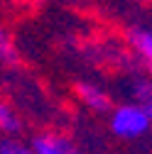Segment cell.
<instances>
[{
  "label": "cell",
  "mask_w": 152,
  "mask_h": 154,
  "mask_svg": "<svg viewBox=\"0 0 152 154\" xmlns=\"http://www.w3.org/2000/svg\"><path fill=\"white\" fill-rule=\"evenodd\" d=\"M108 125H110V132L120 140H140L152 127V122L145 115L140 103H125L118 108H110Z\"/></svg>",
  "instance_id": "1"
},
{
  "label": "cell",
  "mask_w": 152,
  "mask_h": 154,
  "mask_svg": "<svg viewBox=\"0 0 152 154\" xmlns=\"http://www.w3.org/2000/svg\"><path fill=\"white\" fill-rule=\"evenodd\" d=\"M32 154H79L74 142L59 132H42L30 142Z\"/></svg>",
  "instance_id": "2"
},
{
  "label": "cell",
  "mask_w": 152,
  "mask_h": 154,
  "mask_svg": "<svg viewBox=\"0 0 152 154\" xmlns=\"http://www.w3.org/2000/svg\"><path fill=\"white\" fill-rule=\"evenodd\" d=\"M76 95H79V100L93 112H110V108H113L108 91L96 86V83H79L76 86Z\"/></svg>",
  "instance_id": "3"
},
{
  "label": "cell",
  "mask_w": 152,
  "mask_h": 154,
  "mask_svg": "<svg viewBox=\"0 0 152 154\" xmlns=\"http://www.w3.org/2000/svg\"><path fill=\"white\" fill-rule=\"evenodd\" d=\"M128 42H130L132 51H135L145 64L152 61V29H147V27L132 29V32L128 34Z\"/></svg>",
  "instance_id": "4"
},
{
  "label": "cell",
  "mask_w": 152,
  "mask_h": 154,
  "mask_svg": "<svg viewBox=\"0 0 152 154\" xmlns=\"http://www.w3.org/2000/svg\"><path fill=\"white\" fill-rule=\"evenodd\" d=\"M22 130V122H20V115L15 112V108L0 98V132L10 134V137H15V134H20Z\"/></svg>",
  "instance_id": "5"
},
{
  "label": "cell",
  "mask_w": 152,
  "mask_h": 154,
  "mask_svg": "<svg viewBox=\"0 0 152 154\" xmlns=\"http://www.w3.org/2000/svg\"><path fill=\"white\" fill-rule=\"evenodd\" d=\"M130 95L135 103H145L152 98V79H132L130 81Z\"/></svg>",
  "instance_id": "6"
},
{
  "label": "cell",
  "mask_w": 152,
  "mask_h": 154,
  "mask_svg": "<svg viewBox=\"0 0 152 154\" xmlns=\"http://www.w3.org/2000/svg\"><path fill=\"white\" fill-rule=\"evenodd\" d=\"M15 59H17V49H15V42H12L10 32L0 27V61H5V64H12Z\"/></svg>",
  "instance_id": "7"
},
{
  "label": "cell",
  "mask_w": 152,
  "mask_h": 154,
  "mask_svg": "<svg viewBox=\"0 0 152 154\" xmlns=\"http://www.w3.org/2000/svg\"><path fill=\"white\" fill-rule=\"evenodd\" d=\"M0 154H32V147L17 137H8L0 142Z\"/></svg>",
  "instance_id": "8"
},
{
  "label": "cell",
  "mask_w": 152,
  "mask_h": 154,
  "mask_svg": "<svg viewBox=\"0 0 152 154\" xmlns=\"http://www.w3.org/2000/svg\"><path fill=\"white\" fill-rule=\"evenodd\" d=\"M142 105V110H145V115H147V118H150V122H152V98H147L145 103H140Z\"/></svg>",
  "instance_id": "9"
},
{
  "label": "cell",
  "mask_w": 152,
  "mask_h": 154,
  "mask_svg": "<svg viewBox=\"0 0 152 154\" xmlns=\"http://www.w3.org/2000/svg\"><path fill=\"white\" fill-rule=\"evenodd\" d=\"M147 71H150V79H152V61L147 64Z\"/></svg>",
  "instance_id": "10"
}]
</instances>
